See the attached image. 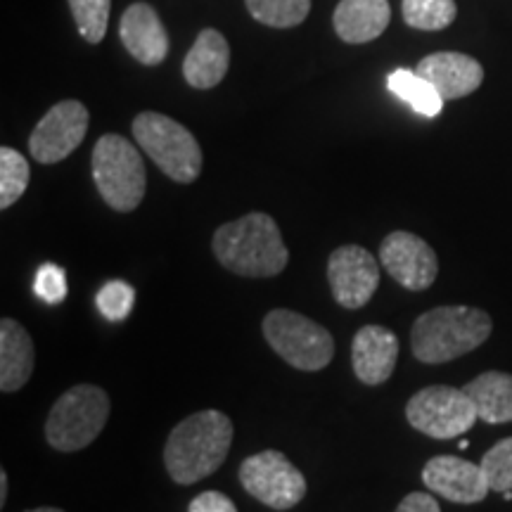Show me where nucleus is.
<instances>
[{
  "mask_svg": "<svg viewBox=\"0 0 512 512\" xmlns=\"http://www.w3.org/2000/svg\"><path fill=\"white\" fill-rule=\"evenodd\" d=\"M233 422L226 413L200 411L178 422L164 446V465L176 484L190 486L214 475L233 446Z\"/></svg>",
  "mask_w": 512,
  "mask_h": 512,
  "instance_id": "obj_1",
  "label": "nucleus"
},
{
  "mask_svg": "<svg viewBox=\"0 0 512 512\" xmlns=\"http://www.w3.org/2000/svg\"><path fill=\"white\" fill-rule=\"evenodd\" d=\"M216 261L242 278H273L285 271L290 252L278 223L264 211L219 226L211 240Z\"/></svg>",
  "mask_w": 512,
  "mask_h": 512,
  "instance_id": "obj_2",
  "label": "nucleus"
},
{
  "mask_svg": "<svg viewBox=\"0 0 512 512\" xmlns=\"http://www.w3.org/2000/svg\"><path fill=\"white\" fill-rule=\"evenodd\" d=\"M494 323L489 313L472 306H437L418 316L411 330L413 356L427 366L456 361L482 347Z\"/></svg>",
  "mask_w": 512,
  "mask_h": 512,
  "instance_id": "obj_3",
  "label": "nucleus"
},
{
  "mask_svg": "<svg viewBox=\"0 0 512 512\" xmlns=\"http://www.w3.org/2000/svg\"><path fill=\"white\" fill-rule=\"evenodd\" d=\"M110 396L95 384H76L50 408L46 439L55 451L74 453L91 446L110 418Z\"/></svg>",
  "mask_w": 512,
  "mask_h": 512,
  "instance_id": "obj_4",
  "label": "nucleus"
},
{
  "mask_svg": "<svg viewBox=\"0 0 512 512\" xmlns=\"http://www.w3.org/2000/svg\"><path fill=\"white\" fill-rule=\"evenodd\" d=\"M93 181L107 207L128 214L143 202L147 174L136 145L117 133H107L93 147Z\"/></svg>",
  "mask_w": 512,
  "mask_h": 512,
  "instance_id": "obj_5",
  "label": "nucleus"
},
{
  "mask_svg": "<svg viewBox=\"0 0 512 512\" xmlns=\"http://www.w3.org/2000/svg\"><path fill=\"white\" fill-rule=\"evenodd\" d=\"M133 138L171 181L192 183L202 171L197 138L176 119L159 112H140L133 119Z\"/></svg>",
  "mask_w": 512,
  "mask_h": 512,
  "instance_id": "obj_6",
  "label": "nucleus"
},
{
  "mask_svg": "<svg viewBox=\"0 0 512 512\" xmlns=\"http://www.w3.org/2000/svg\"><path fill=\"white\" fill-rule=\"evenodd\" d=\"M264 337L275 354L304 373H318L328 368L335 356V342L328 328L304 313L290 309H273L261 323Z\"/></svg>",
  "mask_w": 512,
  "mask_h": 512,
  "instance_id": "obj_7",
  "label": "nucleus"
},
{
  "mask_svg": "<svg viewBox=\"0 0 512 512\" xmlns=\"http://www.w3.org/2000/svg\"><path fill=\"white\" fill-rule=\"evenodd\" d=\"M406 418L413 430L432 439H456L475 427V403L465 389L434 384L415 392L406 403Z\"/></svg>",
  "mask_w": 512,
  "mask_h": 512,
  "instance_id": "obj_8",
  "label": "nucleus"
},
{
  "mask_svg": "<svg viewBox=\"0 0 512 512\" xmlns=\"http://www.w3.org/2000/svg\"><path fill=\"white\" fill-rule=\"evenodd\" d=\"M240 484L249 496L273 510H290L306 496L302 470L275 448L249 456L240 465Z\"/></svg>",
  "mask_w": 512,
  "mask_h": 512,
  "instance_id": "obj_9",
  "label": "nucleus"
},
{
  "mask_svg": "<svg viewBox=\"0 0 512 512\" xmlns=\"http://www.w3.org/2000/svg\"><path fill=\"white\" fill-rule=\"evenodd\" d=\"M88 131V110L79 100H62L43 114L29 136V152L36 162L57 164L83 143Z\"/></svg>",
  "mask_w": 512,
  "mask_h": 512,
  "instance_id": "obj_10",
  "label": "nucleus"
},
{
  "mask_svg": "<svg viewBox=\"0 0 512 512\" xmlns=\"http://www.w3.org/2000/svg\"><path fill=\"white\" fill-rule=\"evenodd\" d=\"M328 283L342 309H363L380 285V264L366 247L342 245L328 259Z\"/></svg>",
  "mask_w": 512,
  "mask_h": 512,
  "instance_id": "obj_11",
  "label": "nucleus"
},
{
  "mask_svg": "<svg viewBox=\"0 0 512 512\" xmlns=\"http://www.w3.org/2000/svg\"><path fill=\"white\" fill-rule=\"evenodd\" d=\"M380 264L401 287L422 292L434 285L439 259L425 240L408 230H394L380 245Z\"/></svg>",
  "mask_w": 512,
  "mask_h": 512,
  "instance_id": "obj_12",
  "label": "nucleus"
},
{
  "mask_svg": "<svg viewBox=\"0 0 512 512\" xmlns=\"http://www.w3.org/2000/svg\"><path fill=\"white\" fill-rule=\"evenodd\" d=\"M422 482L432 494L463 505L482 503L491 491L482 465L456 456H437L427 460L425 470H422Z\"/></svg>",
  "mask_w": 512,
  "mask_h": 512,
  "instance_id": "obj_13",
  "label": "nucleus"
},
{
  "mask_svg": "<svg viewBox=\"0 0 512 512\" xmlns=\"http://www.w3.org/2000/svg\"><path fill=\"white\" fill-rule=\"evenodd\" d=\"M399 358V337L382 325H366L351 344V366L358 380L368 387L384 384L394 375Z\"/></svg>",
  "mask_w": 512,
  "mask_h": 512,
  "instance_id": "obj_14",
  "label": "nucleus"
},
{
  "mask_svg": "<svg viewBox=\"0 0 512 512\" xmlns=\"http://www.w3.org/2000/svg\"><path fill=\"white\" fill-rule=\"evenodd\" d=\"M119 36L128 53L147 67H155L169 55V34L155 8L147 3H133L126 8L121 15Z\"/></svg>",
  "mask_w": 512,
  "mask_h": 512,
  "instance_id": "obj_15",
  "label": "nucleus"
},
{
  "mask_svg": "<svg viewBox=\"0 0 512 512\" xmlns=\"http://www.w3.org/2000/svg\"><path fill=\"white\" fill-rule=\"evenodd\" d=\"M415 72L430 81L444 100L465 98L484 81L482 64L463 53H432L420 60Z\"/></svg>",
  "mask_w": 512,
  "mask_h": 512,
  "instance_id": "obj_16",
  "label": "nucleus"
},
{
  "mask_svg": "<svg viewBox=\"0 0 512 512\" xmlns=\"http://www.w3.org/2000/svg\"><path fill=\"white\" fill-rule=\"evenodd\" d=\"M34 342L15 318L0 320V389L5 394L19 392L34 373Z\"/></svg>",
  "mask_w": 512,
  "mask_h": 512,
  "instance_id": "obj_17",
  "label": "nucleus"
},
{
  "mask_svg": "<svg viewBox=\"0 0 512 512\" xmlns=\"http://www.w3.org/2000/svg\"><path fill=\"white\" fill-rule=\"evenodd\" d=\"M392 19L389 0H342L337 5L335 31L344 43L358 46V43H370L384 34Z\"/></svg>",
  "mask_w": 512,
  "mask_h": 512,
  "instance_id": "obj_18",
  "label": "nucleus"
},
{
  "mask_svg": "<svg viewBox=\"0 0 512 512\" xmlns=\"http://www.w3.org/2000/svg\"><path fill=\"white\" fill-rule=\"evenodd\" d=\"M230 64V48L228 41L216 29H204L192 43L183 62V76L192 88H207L219 86L223 76L228 72Z\"/></svg>",
  "mask_w": 512,
  "mask_h": 512,
  "instance_id": "obj_19",
  "label": "nucleus"
},
{
  "mask_svg": "<svg viewBox=\"0 0 512 512\" xmlns=\"http://www.w3.org/2000/svg\"><path fill=\"white\" fill-rule=\"evenodd\" d=\"M465 394L475 403L477 418L489 425L512 422V375L501 370L477 375L465 384Z\"/></svg>",
  "mask_w": 512,
  "mask_h": 512,
  "instance_id": "obj_20",
  "label": "nucleus"
},
{
  "mask_svg": "<svg viewBox=\"0 0 512 512\" xmlns=\"http://www.w3.org/2000/svg\"><path fill=\"white\" fill-rule=\"evenodd\" d=\"M387 88L396 98L411 105L415 112L427 119H434L437 114H441V107L446 102L430 81L422 79L418 72H411V69H394L387 76Z\"/></svg>",
  "mask_w": 512,
  "mask_h": 512,
  "instance_id": "obj_21",
  "label": "nucleus"
},
{
  "mask_svg": "<svg viewBox=\"0 0 512 512\" xmlns=\"http://www.w3.org/2000/svg\"><path fill=\"white\" fill-rule=\"evenodd\" d=\"M249 15L266 27H299L309 17L311 0H245Z\"/></svg>",
  "mask_w": 512,
  "mask_h": 512,
  "instance_id": "obj_22",
  "label": "nucleus"
},
{
  "mask_svg": "<svg viewBox=\"0 0 512 512\" xmlns=\"http://www.w3.org/2000/svg\"><path fill=\"white\" fill-rule=\"evenodd\" d=\"M458 15L456 0H403V19L420 31H441L451 27Z\"/></svg>",
  "mask_w": 512,
  "mask_h": 512,
  "instance_id": "obj_23",
  "label": "nucleus"
},
{
  "mask_svg": "<svg viewBox=\"0 0 512 512\" xmlns=\"http://www.w3.org/2000/svg\"><path fill=\"white\" fill-rule=\"evenodd\" d=\"M31 178L27 157L12 147H0V209H10L24 195Z\"/></svg>",
  "mask_w": 512,
  "mask_h": 512,
  "instance_id": "obj_24",
  "label": "nucleus"
},
{
  "mask_svg": "<svg viewBox=\"0 0 512 512\" xmlns=\"http://www.w3.org/2000/svg\"><path fill=\"white\" fill-rule=\"evenodd\" d=\"M112 0H69L76 29L88 43H100L110 22Z\"/></svg>",
  "mask_w": 512,
  "mask_h": 512,
  "instance_id": "obj_25",
  "label": "nucleus"
},
{
  "mask_svg": "<svg viewBox=\"0 0 512 512\" xmlns=\"http://www.w3.org/2000/svg\"><path fill=\"white\" fill-rule=\"evenodd\" d=\"M482 470L489 479L491 491L505 494L512 491V437L501 439L496 446H491L482 458Z\"/></svg>",
  "mask_w": 512,
  "mask_h": 512,
  "instance_id": "obj_26",
  "label": "nucleus"
},
{
  "mask_svg": "<svg viewBox=\"0 0 512 512\" xmlns=\"http://www.w3.org/2000/svg\"><path fill=\"white\" fill-rule=\"evenodd\" d=\"M136 302V292L133 287L124 283V280H110L105 287L98 292V309L107 320H124L133 309Z\"/></svg>",
  "mask_w": 512,
  "mask_h": 512,
  "instance_id": "obj_27",
  "label": "nucleus"
},
{
  "mask_svg": "<svg viewBox=\"0 0 512 512\" xmlns=\"http://www.w3.org/2000/svg\"><path fill=\"white\" fill-rule=\"evenodd\" d=\"M34 292L43 302L48 304H60L64 297H67V278H64V271L55 264H46L41 271L36 273L34 280Z\"/></svg>",
  "mask_w": 512,
  "mask_h": 512,
  "instance_id": "obj_28",
  "label": "nucleus"
},
{
  "mask_svg": "<svg viewBox=\"0 0 512 512\" xmlns=\"http://www.w3.org/2000/svg\"><path fill=\"white\" fill-rule=\"evenodd\" d=\"M188 512H238V508L221 491H204V494L192 498Z\"/></svg>",
  "mask_w": 512,
  "mask_h": 512,
  "instance_id": "obj_29",
  "label": "nucleus"
},
{
  "mask_svg": "<svg viewBox=\"0 0 512 512\" xmlns=\"http://www.w3.org/2000/svg\"><path fill=\"white\" fill-rule=\"evenodd\" d=\"M396 512H441L437 498L430 494H422V491H413L399 503Z\"/></svg>",
  "mask_w": 512,
  "mask_h": 512,
  "instance_id": "obj_30",
  "label": "nucleus"
},
{
  "mask_svg": "<svg viewBox=\"0 0 512 512\" xmlns=\"http://www.w3.org/2000/svg\"><path fill=\"white\" fill-rule=\"evenodd\" d=\"M8 484H10L8 472L0 470V508H3L5 501H8Z\"/></svg>",
  "mask_w": 512,
  "mask_h": 512,
  "instance_id": "obj_31",
  "label": "nucleus"
},
{
  "mask_svg": "<svg viewBox=\"0 0 512 512\" xmlns=\"http://www.w3.org/2000/svg\"><path fill=\"white\" fill-rule=\"evenodd\" d=\"M29 512H64V510H60V508H34Z\"/></svg>",
  "mask_w": 512,
  "mask_h": 512,
  "instance_id": "obj_32",
  "label": "nucleus"
}]
</instances>
